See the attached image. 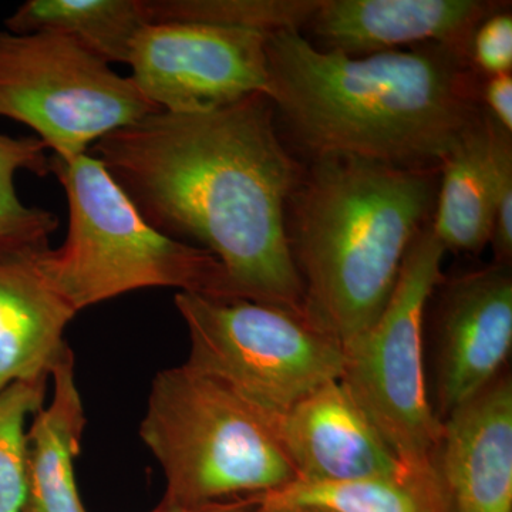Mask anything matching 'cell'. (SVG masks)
<instances>
[{"label": "cell", "instance_id": "16", "mask_svg": "<svg viewBox=\"0 0 512 512\" xmlns=\"http://www.w3.org/2000/svg\"><path fill=\"white\" fill-rule=\"evenodd\" d=\"M493 178L484 109L440 167L431 227L448 251L478 254L490 244Z\"/></svg>", "mask_w": 512, "mask_h": 512}, {"label": "cell", "instance_id": "1", "mask_svg": "<svg viewBox=\"0 0 512 512\" xmlns=\"http://www.w3.org/2000/svg\"><path fill=\"white\" fill-rule=\"evenodd\" d=\"M141 217L220 261L234 299L306 313L288 235L302 177L265 94L200 114H151L92 148Z\"/></svg>", "mask_w": 512, "mask_h": 512}, {"label": "cell", "instance_id": "10", "mask_svg": "<svg viewBox=\"0 0 512 512\" xmlns=\"http://www.w3.org/2000/svg\"><path fill=\"white\" fill-rule=\"evenodd\" d=\"M439 419L483 392L512 349L511 265L491 264L453 279L439 312Z\"/></svg>", "mask_w": 512, "mask_h": 512}, {"label": "cell", "instance_id": "19", "mask_svg": "<svg viewBox=\"0 0 512 512\" xmlns=\"http://www.w3.org/2000/svg\"><path fill=\"white\" fill-rule=\"evenodd\" d=\"M37 137H10L0 133V256L49 247L59 227L53 212L29 207L16 191L19 171L46 177L50 156Z\"/></svg>", "mask_w": 512, "mask_h": 512}, {"label": "cell", "instance_id": "18", "mask_svg": "<svg viewBox=\"0 0 512 512\" xmlns=\"http://www.w3.org/2000/svg\"><path fill=\"white\" fill-rule=\"evenodd\" d=\"M265 507L320 508L329 512H451L440 477H376L352 481H305L258 495Z\"/></svg>", "mask_w": 512, "mask_h": 512}, {"label": "cell", "instance_id": "2", "mask_svg": "<svg viewBox=\"0 0 512 512\" xmlns=\"http://www.w3.org/2000/svg\"><path fill=\"white\" fill-rule=\"evenodd\" d=\"M266 67V97L313 157L440 170L484 109L470 52L440 43L350 57L284 30Z\"/></svg>", "mask_w": 512, "mask_h": 512}, {"label": "cell", "instance_id": "11", "mask_svg": "<svg viewBox=\"0 0 512 512\" xmlns=\"http://www.w3.org/2000/svg\"><path fill=\"white\" fill-rule=\"evenodd\" d=\"M274 429L298 480L336 483L423 476L397 458L340 380L306 396L276 421Z\"/></svg>", "mask_w": 512, "mask_h": 512}, {"label": "cell", "instance_id": "3", "mask_svg": "<svg viewBox=\"0 0 512 512\" xmlns=\"http://www.w3.org/2000/svg\"><path fill=\"white\" fill-rule=\"evenodd\" d=\"M440 170L313 157L288 202L306 312L346 345L382 315L413 239L433 220Z\"/></svg>", "mask_w": 512, "mask_h": 512}, {"label": "cell", "instance_id": "13", "mask_svg": "<svg viewBox=\"0 0 512 512\" xmlns=\"http://www.w3.org/2000/svg\"><path fill=\"white\" fill-rule=\"evenodd\" d=\"M437 467L451 512H512L510 376L443 420Z\"/></svg>", "mask_w": 512, "mask_h": 512}, {"label": "cell", "instance_id": "26", "mask_svg": "<svg viewBox=\"0 0 512 512\" xmlns=\"http://www.w3.org/2000/svg\"><path fill=\"white\" fill-rule=\"evenodd\" d=\"M258 512H329V511L320 510V508H315V507H305V505H293V507H265V505H262L261 503H259Z\"/></svg>", "mask_w": 512, "mask_h": 512}, {"label": "cell", "instance_id": "17", "mask_svg": "<svg viewBox=\"0 0 512 512\" xmlns=\"http://www.w3.org/2000/svg\"><path fill=\"white\" fill-rule=\"evenodd\" d=\"M148 23L146 0H28L3 25L15 35L70 37L103 62L127 64L137 33Z\"/></svg>", "mask_w": 512, "mask_h": 512}, {"label": "cell", "instance_id": "21", "mask_svg": "<svg viewBox=\"0 0 512 512\" xmlns=\"http://www.w3.org/2000/svg\"><path fill=\"white\" fill-rule=\"evenodd\" d=\"M47 379L23 380L0 392V512H22L26 419L45 402Z\"/></svg>", "mask_w": 512, "mask_h": 512}, {"label": "cell", "instance_id": "7", "mask_svg": "<svg viewBox=\"0 0 512 512\" xmlns=\"http://www.w3.org/2000/svg\"><path fill=\"white\" fill-rule=\"evenodd\" d=\"M444 252L427 222L407 251L382 315L343 345L339 379L397 458L423 476H440L443 421L427 399L423 329Z\"/></svg>", "mask_w": 512, "mask_h": 512}, {"label": "cell", "instance_id": "24", "mask_svg": "<svg viewBox=\"0 0 512 512\" xmlns=\"http://www.w3.org/2000/svg\"><path fill=\"white\" fill-rule=\"evenodd\" d=\"M481 101L488 113L505 130L512 133V76L511 73L487 77L481 87Z\"/></svg>", "mask_w": 512, "mask_h": 512}, {"label": "cell", "instance_id": "4", "mask_svg": "<svg viewBox=\"0 0 512 512\" xmlns=\"http://www.w3.org/2000/svg\"><path fill=\"white\" fill-rule=\"evenodd\" d=\"M50 174L66 192L69 229L62 247L40 249L36 259L74 311L156 286L234 299L220 261L151 227L96 157L50 156Z\"/></svg>", "mask_w": 512, "mask_h": 512}, {"label": "cell", "instance_id": "5", "mask_svg": "<svg viewBox=\"0 0 512 512\" xmlns=\"http://www.w3.org/2000/svg\"><path fill=\"white\" fill-rule=\"evenodd\" d=\"M140 436L164 470L161 504L258 497L299 478L274 427L225 384L187 365L154 377Z\"/></svg>", "mask_w": 512, "mask_h": 512}, {"label": "cell", "instance_id": "22", "mask_svg": "<svg viewBox=\"0 0 512 512\" xmlns=\"http://www.w3.org/2000/svg\"><path fill=\"white\" fill-rule=\"evenodd\" d=\"M493 178V228L490 244L495 264L512 261V133L505 130L484 107Z\"/></svg>", "mask_w": 512, "mask_h": 512}, {"label": "cell", "instance_id": "6", "mask_svg": "<svg viewBox=\"0 0 512 512\" xmlns=\"http://www.w3.org/2000/svg\"><path fill=\"white\" fill-rule=\"evenodd\" d=\"M174 303L190 333L184 365L225 384L272 427L342 376V343L306 313L190 292Z\"/></svg>", "mask_w": 512, "mask_h": 512}, {"label": "cell", "instance_id": "12", "mask_svg": "<svg viewBox=\"0 0 512 512\" xmlns=\"http://www.w3.org/2000/svg\"><path fill=\"white\" fill-rule=\"evenodd\" d=\"M503 9L483 0H322L306 26L318 49L350 57L424 43L470 52L478 26Z\"/></svg>", "mask_w": 512, "mask_h": 512}, {"label": "cell", "instance_id": "9", "mask_svg": "<svg viewBox=\"0 0 512 512\" xmlns=\"http://www.w3.org/2000/svg\"><path fill=\"white\" fill-rule=\"evenodd\" d=\"M130 79L161 111L200 114L268 96L266 35L201 23H148L131 45Z\"/></svg>", "mask_w": 512, "mask_h": 512}, {"label": "cell", "instance_id": "8", "mask_svg": "<svg viewBox=\"0 0 512 512\" xmlns=\"http://www.w3.org/2000/svg\"><path fill=\"white\" fill-rule=\"evenodd\" d=\"M160 111L130 76L70 37L0 30V117L32 128L60 160Z\"/></svg>", "mask_w": 512, "mask_h": 512}, {"label": "cell", "instance_id": "25", "mask_svg": "<svg viewBox=\"0 0 512 512\" xmlns=\"http://www.w3.org/2000/svg\"><path fill=\"white\" fill-rule=\"evenodd\" d=\"M258 510V497H249L241 498V500L225 501V503L198 505V507L161 504L153 512H258Z\"/></svg>", "mask_w": 512, "mask_h": 512}, {"label": "cell", "instance_id": "14", "mask_svg": "<svg viewBox=\"0 0 512 512\" xmlns=\"http://www.w3.org/2000/svg\"><path fill=\"white\" fill-rule=\"evenodd\" d=\"M40 249L0 256V392L15 382L47 379L77 315L40 271Z\"/></svg>", "mask_w": 512, "mask_h": 512}, {"label": "cell", "instance_id": "23", "mask_svg": "<svg viewBox=\"0 0 512 512\" xmlns=\"http://www.w3.org/2000/svg\"><path fill=\"white\" fill-rule=\"evenodd\" d=\"M470 56L477 72L487 77L511 73L512 16L507 8L478 26L471 40Z\"/></svg>", "mask_w": 512, "mask_h": 512}, {"label": "cell", "instance_id": "20", "mask_svg": "<svg viewBox=\"0 0 512 512\" xmlns=\"http://www.w3.org/2000/svg\"><path fill=\"white\" fill-rule=\"evenodd\" d=\"M322 0H146L150 23L185 22L264 33L296 30L315 15Z\"/></svg>", "mask_w": 512, "mask_h": 512}, {"label": "cell", "instance_id": "15", "mask_svg": "<svg viewBox=\"0 0 512 512\" xmlns=\"http://www.w3.org/2000/svg\"><path fill=\"white\" fill-rule=\"evenodd\" d=\"M50 376L55 384L52 402L33 414L35 419L26 433L22 512H87L74 476L86 414L69 346Z\"/></svg>", "mask_w": 512, "mask_h": 512}]
</instances>
